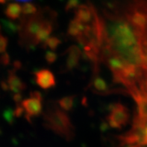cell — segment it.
<instances>
[{
    "label": "cell",
    "mask_w": 147,
    "mask_h": 147,
    "mask_svg": "<svg viewBox=\"0 0 147 147\" xmlns=\"http://www.w3.org/2000/svg\"><path fill=\"white\" fill-rule=\"evenodd\" d=\"M61 44V41L58 38L52 36V37H49L47 41L45 42L44 45L45 47H47L49 49H50L51 50H55L56 49L58 48V46Z\"/></svg>",
    "instance_id": "15"
},
{
    "label": "cell",
    "mask_w": 147,
    "mask_h": 147,
    "mask_svg": "<svg viewBox=\"0 0 147 147\" xmlns=\"http://www.w3.org/2000/svg\"><path fill=\"white\" fill-rule=\"evenodd\" d=\"M7 86L9 90L14 92L15 94L20 93L24 90H26V85L18 76L16 75L13 71H10L7 80Z\"/></svg>",
    "instance_id": "10"
},
{
    "label": "cell",
    "mask_w": 147,
    "mask_h": 147,
    "mask_svg": "<svg viewBox=\"0 0 147 147\" xmlns=\"http://www.w3.org/2000/svg\"><path fill=\"white\" fill-rule=\"evenodd\" d=\"M90 89L94 93L102 95H106L113 93L114 92L108 86L106 81L99 75H96L90 83Z\"/></svg>",
    "instance_id": "8"
},
{
    "label": "cell",
    "mask_w": 147,
    "mask_h": 147,
    "mask_svg": "<svg viewBox=\"0 0 147 147\" xmlns=\"http://www.w3.org/2000/svg\"><path fill=\"white\" fill-rule=\"evenodd\" d=\"M79 5V0H69L66 5L65 9L67 11L76 10Z\"/></svg>",
    "instance_id": "18"
},
{
    "label": "cell",
    "mask_w": 147,
    "mask_h": 147,
    "mask_svg": "<svg viewBox=\"0 0 147 147\" xmlns=\"http://www.w3.org/2000/svg\"><path fill=\"white\" fill-rule=\"evenodd\" d=\"M76 17L75 18L82 22V23L87 25L90 22H92L93 19V6L87 5H80L75 10Z\"/></svg>",
    "instance_id": "9"
},
{
    "label": "cell",
    "mask_w": 147,
    "mask_h": 147,
    "mask_svg": "<svg viewBox=\"0 0 147 147\" xmlns=\"http://www.w3.org/2000/svg\"><path fill=\"white\" fill-rule=\"evenodd\" d=\"M75 98H76L75 95H69V96L62 98L58 101L60 107L64 111H69L73 109V106H74Z\"/></svg>",
    "instance_id": "14"
},
{
    "label": "cell",
    "mask_w": 147,
    "mask_h": 147,
    "mask_svg": "<svg viewBox=\"0 0 147 147\" xmlns=\"http://www.w3.org/2000/svg\"><path fill=\"white\" fill-rule=\"evenodd\" d=\"M52 30H53V26H52V23L47 20L43 23V26L41 27L39 32H38V33H37V36H36L37 44H44L47 40L50 37Z\"/></svg>",
    "instance_id": "11"
},
{
    "label": "cell",
    "mask_w": 147,
    "mask_h": 147,
    "mask_svg": "<svg viewBox=\"0 0 147 147\" xmlns=\"http://www.w3.org/2000/svg\"><path fill=\"white\" fill-rule=\"evenodd\" d=\"M35 82L43 90H49L55 86V77L52 71L47 69H41L34 74Z\"/></svg>",
    "instance_id": "6"
},
{
    "label": "cell",
    "mask_w": 147,
    "mask_h": 147,
    "mask_svg": "<svg viewBox=\"0 0 147 147\" xmlns=\"http://www.w3.org/2000/svg\"><path fill=\"white\" fill-rule=\"evenodd\" d=\"M45 125L53 132L67 140L73 139L75 134L74 126L69 116L63 110L54 106L44 114Z\"/></svg>",
    "instance_id": "2"
},
{
    "label": "cell",
    "mask_w": 147,
    "mask_h": 147,
    "mask_svg": "<svg viewBox=\"0 0 147 147\" xmlns=\"http://www.w3.org/2000/svg\"><path fill=\"white\" fill-rule=\"evenodd\" d=\"M57 58H58V55L52 50H47L45 54V59L49 64L54 63L57 60Z\"/></svg>",
    "instance_id": "17"
},
{
    "label": "cell",
    "mask_w": 147,
    "mask_h": 147,
    "mask_svg": "<svg viewBox=\"0 0 147 147\" xmlns=\"http://www.w3.org/2000/svg\"><path fill=\"white\" fill-rule=\"evenodd\" d=\"M137 115L131 130L120 137L123 145H138L147 147V98L136 101Z\"/></svg>",
    "instance_id": "1"
},
{
    "label": "cell",
    "mask_w": 147,
    "mask_h": 147,
    "mask_svg": "<svg viewBox=\"0 0 147 147\" xmlns=\"http://www.w3.org/2000/svg\"><path fill=\"white\" fill-rule=\"evenodd\" d=\"M125 147H140L138 145H127L125 146Z\"/></svg>",
    "instance_id": "23"
},
{
    "label": "cell",
    "mask_w": 147,
    "mask_h": 147,
    "mask_svg": "<svg viewBox=\"0 0 147 147\" xmlns=\"http://www.w3.org/2000/svg\"><path fill=\"white\" fill-rule=\"evenodd\" d=\"M2 24L5 26V29L8 30V32H15L16 31H17V27L16 25H14L13 23H12L11 22H9V21H2Z\"/></svg>",
    "instance_id": "19"
},
{
    "label": "cell",
    "mask_w": 147,
    "mask_h": 147,
    "mask_svg": "<svg viewBox=\"0 0 147 147\" xmlns=\"http://www.w3.org/2000/svg\"><path fill=\"white\" fill-rule=\"evenodd\" d=\"M7 1H10V0H0V4H5Z\"/></svg>",
    "instance_id": "22"
},
{
    "label": "cell",
    "mask_w": 147,
    "mask_h": 147,
    "mask_svg": "<svg viewBox=\"0 0 147 147\" xmlns=\"http://www.w3.org/2000/svg\"><path fill=\"white\" fill-rule=\"evenodd\" d=\"M0 30H1V26H0Z\"/></svg>",
    "instance_id": "25"
},
{
    "label": "cell",
    "mask_w": 147,
    "mask_h": 147,
    "mask_svg": "<svg viewBox=\"0 0 147 147\" xmlns=\"http://www.w3.org/2000/svg\"><path fill=\"white\" fill-rule=\"evenodd\" d=\"M37 7L34 4L26 2L22 6V13L25 15H34L37 12Z\"/></svg>",
    "instance_id": "16"
},
{
    "label": "cell",
    "mask_w": 147,
    "mask_h": 147,
    "mask_svg": "<svg viewBox=\"0 0 147 147\" xmlns=\"http://www.w3.org/2000/svg\"><path fill=\"white\" fill-rule=\"evenodd\" d=\"M0 62L1 63L3 64L4 65H7L10 62V56L9 55L6 53H4L1 57H0Z\"/></svg>",
    "instance_id": "21"
},
{
    "label": "cell",
    "mask_w": 147,
    "mask_h": 147,
    "mask_svg": "<svg viewBox=\"0 0 147 147\" xmlns=\"http://www.w3.org/2000/svg\"><path fill=\"white\" fill-rule=\"evenodd\" d=\"M46 21L38 15H34L22 22L20 26V35L25 44L28 46L37 45L36 36Z\"/></svg>",
    "instance_id": "3"
},
{
    "label": "cell",
    "mask_w": 147,
    "mask_h": 147,
    "mask_svg": "<svg viewBox=\"0 0 147 147\" xmlns=\"http://www.w3.org/2000/svg\"><path fill=\"white\" fill-rule=\"evenodd\" d=\"M86 25L82 23L77 19L74 18L70 21L68 27V34L72 37L78 38L82 36L85 30Z\"/></svg>",
    "instance_id": "12"
},
{
    "label": "cell",
    "mask_w": 147,
    "mask_h": 147,
    "mask_svg": "<svg viewBox=\"0 0 147 147\" xmlns=\"http://www.w3.org/2000/svg\"><path fill=\"white\" fill-rule=\"evenodd\" d=\"M22 13V6L17 2L9 3L5 10V14L11 20H17Z\"/></svg>",
    "instance_id": "13"
},
{
    "label": "cell",
    "mask_w": 147,
    "mask_h": 147,
    "mask_svg": "<svg viewBox=\"0 0 147 147\" xmlns=\"http://www.w3.org/2000/svg\"><path fill=\"white\" fill-rule=\"evenodd\" d=\"M21 106L23 108L26 117L28 121H30L31 118L38 116L42 113L43 109L41 95L38 92H33L28 98L22 101Z\"/></svg>",
    "instance_id": "5"
},
{
    "label": "cell",
    "mask_w": 147,
    "mask_h": 147,
    "mask_svg": "<svg viewBox=\"0 0 147 147\" xmlns=\"http://www.w3.org/2000/svg\"><path fill=\"white\" fill-rule=\"evenodd\" d=\"M66 69L67 71H72L77 68L79 64L82 52L76 45H72L67 50Z\"/></svg>",
    "instance_id": "7"
},
{
    "label": "cell",
    "mask_w": 147,
    "mask_h": 147,
    "mask_svg": "<svg viewBox=\"0 0 147 147\" xmlns=\"http://www.w3.org/2000/svg\"><path fill=\"white\" fill-rule=\"evenodd\" d=\"M17 1H20V2H28V1H30V0H17Z\"/></svg>",
    "instance_id": "24"
},
{
    "label": "cell",
    "mask_w": 147,
    "mask_h": 147,
    "mask_svg": "<svg viewBox=\"0 0 147 147\" xmlns=\"http://www.w3.org/2000/svg\"><path fill=\"white\" fill-rule=\"evenodd\" d=\"M7 44H8V41H7V38L3 36L2 35H0V53H4L5 52Z\"/></svg>",
    "instance_id": "20"
},
{
    "label": "cell",
    "mask_w": 147,
    "mask_h": 147,
    "mask_svg": "<svg viewBox=\"0 0 147 147\" xmlns=\"http://www.w3.org/2000/svg\"><path fill=\"white\" fill-rule=\"evenodd\" d=\"M130 119V113L128 108L120 104H113L110 106L109 114L107 117L108 125L112 129H120L129 123Z\"/></svg>",
    "instance_id": "4"
}]
</instances>
